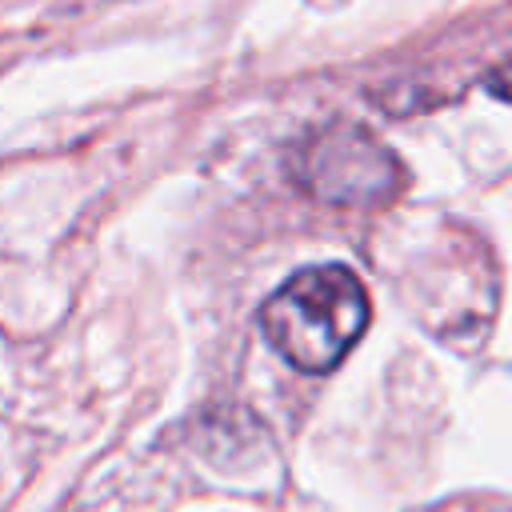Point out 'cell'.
<instances>
[{"instance_id": "cell-1", "label": "cell", "mask_w": 512, "mask_h": 512, "mask_svg": "<svg viewBox=\"0 0 512 512\" xmlns=\"http://www.w3.org/2000/svg\"><path fill=\"white\" fill-rule=\"evenodd\" d=\"M368 292L344 264H316L288 276L260 308L268 344L300 372H332L368 328Z\"/></svg>"}, {"instance_id": "cell-2", "label": "cell", "mask_w": 512, "mask_h": 512, "mask_svg": "<svg viewBox=\"0 0 512 512\" xmlns=\"http://www.w3.org/2000/svg\"><path fill=\"white\" fill-rule=\"evenodd\" d=\"M300 176L320 200L344 204V208H376V204L392 200L400 188L396 156L364 128L320 132L308 144Z\"/></svg>"}, {"instance_id": "cell-3", "label": "cell", "mask_w": 512, "mask_h": 512, "mask_svg": "<svg viewBox=\"0 0 512 512\" xmlns=\"http://www.w3.org/2000/svg\"><path fill=\"white\" fill-rule=\"evenodd\" d=\"M488 88H492L500 100H512V60H504V64L488 76Z\"/></svg>"}]
</instances>
